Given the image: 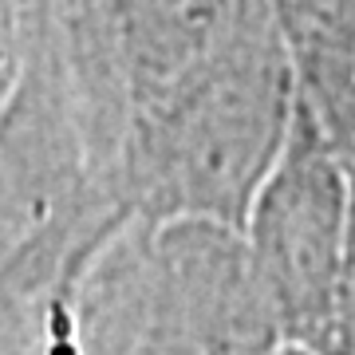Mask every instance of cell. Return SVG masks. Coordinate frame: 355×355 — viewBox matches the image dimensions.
I'll use <instances>...</instances> for the list:
<instances>
[{
  "mask_svg": "<svg viewBox=\"0 0 355 355\" xmlns=\"http://www.w3.org/2000/svg\"><path fill=\"white\" fill-rule=\"evenodd\" d=\"M352 229V166L300 91L288 142L257 193L245 249L280 340L336 355V312Z\"/></svg>",
  "mask_w": 355,
  "mask_h": 355,
  "instance_id": "6da1fadb",
  "label": "cell"
},
{
  "mask_svg": "<svg viewBox=\"0 0 355 355\" xmlns=\"http://www.w3.org/2000/svg\"><path fill=\"white\" fill-rule=\"evenodd\" d=\"M292 40L300 91L331 146L355 166V16L316 0H277Z\"/></svg>",
  "mask_w": 355,
  "mask_h": 355,
  "instance_id": "7a4b0ae2",
  "label": "cell"
},
{
  "mask_svg": "<svg viewBox=\"0 0 355 355\" xmlns=\"http://www.w3.org/2000/svg\"><path fill=\"white\" fill-rule=\"evenodd\" d=\"M336 355H355V166H352V229H347V261H343L340 312H336Z\"/></svg>",
  "mask_w": 355,
  "mask_h": 355,
  "instance_id": "3957f363",
  "label": "cell"
},
{
  "mask_svg": "<svg viewBox=\"0 0 355 355\" xmlns=\"http://www.w3.org/2000/svg\"><path fill=\"white\" fill-rule=\"evenodd\" d=\"M320 8H331V12H347L355 16V0H316Z\"/></svg>",
  "mask_w": 355,
  "mask_h": 355,
  "instance_id": "277c9868",
  "label": "cell"
}]
</instances>
